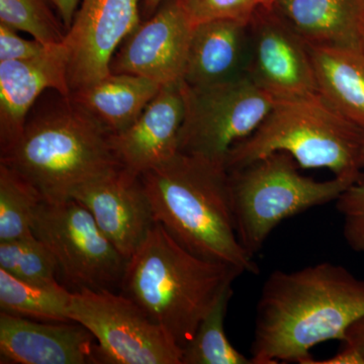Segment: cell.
Listing matches in <instances>:
<instances>
[{"instance_id":"obj_34","label":"cell","mask_w":364,"mask_h":364,"mask_svg":"<svg viewBox=\"0 0 364 364\" xmlns=\"http://www.w3.org/2000/svg\"><path fill=\"white\" fill-rule=\"evenodd\" d=\"M361 36H363V47H364V16H363V26H361Z\"/></svg>"},{"instance_id":"obj_33","label":"cell","mask_w":364,"mask_h":364,"mask_svg":"<svg viewBox=\"0 0 364 364\" xmlns=\"http://www.w3.org/2000/svg\"><path fill=\"white\" fill-rule=\"evenodd\" d=\"M255 1L259 9L272 11L277 0H255Z\"/></svg>"},{"instance_id":"obj_14","label":"cell","mask_w":364,"mask_h":364,"mask_svg":"<svg viewBox=\"0 0 364 364\" xmlns=\"http://www.w3.org/2000/svg\"><path fill=\"white\" fill-rule=\"evenodd\" d=\"M72 198L90 210L102 233L127 260L156 223L141 176L123 167L81 186Z\"/></svg>"},{"instance_id":"obj_7","label":"cell","mask_w":364,"mask_h":364,"mask_svg":"<svg viewBox=\"0 0 364 364\" xmlns=\"http://www.w3.org/2000/svg\"><path fill=\"white\" fill-rule=\"evenodd\" d=\"M183 88L186 117L178 152L225 166L231 148L250 136L277 102L248 74L208 87H189L183 83Z\"/></svg>"},{"instance_id":"obj_25","label":"cell","mask_w":364,"mask_h":364,"mask_svg":"<svg viewBox=\"0 0 364 364\" xmlns=\"http://www.w3.org/2000/svg\"><path fill=\"white\" fill-rule=\"evenodd\" d=\"M0 268L31 284L58 282L56 258L33 233L16 240L0 242Z\"/></svg>"},{"instance_id":"obj_13","label":"cell","mask_w":364,"mask_h":364,"mask_svg":"<svg viewBox=\"0 0 364 364\" xmlns=\"http://www.w3.org/2000/svg\"><path fill=\"white\" fill-rule=\"evenodd\" d=\"M70 53L65 41L43 54L25 60L0 62V152L18 140L26 119L46 91L70 97Z\"/></svg>"},{"instance_id":"obj_17","label":"cell","mask_w":364,"mask_h":364,"mask_svg":"<svg viewBox=\"0 0 364 364\" xmlns=\"http://www.w3.org/2000/svg\"><path fill=\"white\" fill-rule=\"evenodd\" d=\"M249 23L213 21L193 28L183 83L208 87L247 74Z\"/></svg>"},{"instance_id":"obj_29","label":"cell","mask_w":364,"mask_h":364,"mask_svg":"<svg viewBox=\"0 0 364 364\" xmlns=\"http://www.w3.org/2000/svg\"><path fill=\"white\" fill-rule=\"evenodd\" d=\"M310 364H364V356L358 349L345 344L344 348L331 358L325 360L313 359Z\"/></svg>"},{"instance_id":"obj_5","label":"cell","mask_w":364,"mask_h":364,"mask_svg":"<svg viewBox=\"0 0 364 364\" xmlns=\"http://www.w3.org/2000/svg\"><path fill=\"white\" fill-rule=\"evenodd\" d=\"M286 152L301 168L330 170L334 177L356 183L364 168V134L318 91L277 100L260 126L228 153L226 168H240Z\"/></svg>"},{"instance_id":"obj_22","label":"cell","mask_w":364,"mask_h":364,"mask_svg":"<svg viewBox=\"0 0 364 364\" xmlns=\"http://www.w3.org/2000/svg\"><path fill=\"white\" fill-rule=\"evenodd\" d=\"M233 282L227 284L203 318L193 340L182 350L181 364H254L231 344L225 332Z\"/></svg>"},{"instance_id":"obj_20","label":"cell","mask_w":364,"mask_h":364,"mask_svg":"<svg viewBox=\"0 0 364 364\" xmlns=\"http://www.w3.org/2000/svg\"><path fill=\"white\" fill-rule=\"evenodd\" d=\"M306 44L318 92L364 134V51Z\"/></svg>"},{"instance_id":"obj_16","label":"cell","mask_w":364,"mask_h":364,"mask_svg":"<svg viewBox=\"0 0 364 364\" xmlns=\"http://www.w3.org/2000/svg\"><path fill=\"white\" fill-rule=\"evenodd\" d=\"M184 117L183 82L162 86L128 129L112 135L121 166L141 176L176 156Z\"/></svg>"},{"instance_id":"obj_28","label":"cell","mask_w":364,"mask_h":364,"mask_svg":"<svg viewBox=\"0 0 364 364\" xmlns=\"http://www.w3.org/2000/svg\"><path fill=\"white\" fill-rule=\"evenodd\" d=\"M18 33L0 23V62L33 58L43 54L49 47L33 38L26 39Z\"/></svg>"},{"instance_id":"obj_15","label":"cell","mask_w":364,"mask_h":364,"mask_svg":"<svg viewBox=\"0 0 364 364\" xmlns=\"http://www.w3.org/2000/svg\"><path fill=\"white\" fill-rule=\"evenodd\" d=\"M1 363H98L97 342L76 322H42L0 312Z\"/></svg>"},{"instance_id":"obj_8","label":"cell","mask_w":364,"mask_h":364,"mask_svg":"<svg viewBox=\"0 0 364 364\" xmlns=\"http://www.w3.org/2000/svg\"><path fill=\"white\" fill-rule=\"evenodd\" d=\"M33 233L50 249L58 274L74 291L119 287L127 260L102 233L90 210L74 200H43L33 217Z\"/></svg>"},{"instance_id":"obj_4","label":"cell","mask_w":364,"mask_h":364,"mask_svg":"<svg viewBox=\"0 0 364 364\" xmlns=\"http://www.w3.org/2000/svg\"><path fill=\"white\" fill-rule=\"evenodd\" d=\"M0 163L25 177L49 203L70 200L81 186L122 167L112 134L59 93L53 104L28 114L23 134Z\"/></svg>"},{"instance_id":"obj_30","label":"cell","mask_w":364,"mask_h":364,"mask_svg":"<svg viewBox=\"0 0 364 364\" xmlns=\"http://www.w3.org/2000/svg\"><path fill=\"white\" fill-rule=\"evenodd\" d=\"M344 343L358 349L364 356V317L359 318L349 328Z\"/></svg>"},{"instance_id":"obj_21","label":"cell","mask_w":364,"mask_h":364,"mask_svg":"<svg viewBox=\"0 0 364 364\" xmlns=\"http://www.w3.org/2000/svg\"><path fill=\"white\" fill-rule=\"evenodd\" d=\"M71 291L59 282L49 284L23 282L0 268V309L2 312L42 322H72L69 318Z\"/></svg>"},{"instance_id":"obj_3","label":"cell","mask_w":364,"mask_h":364,"mask_svg":"<svg viewBox=\"0 0 364 364\" xmlns=\"http://www.w3.org/2000/svg\"><path fill=\"white\" fill-rule=\"evenodd\" d=\"M239 268L193 255L159 223L127 261L119 287L181 350Z\"/></svg>"},{"instance_id":"obj_19","label":"cell","mask_w":364,"mask_h":364,"mask_svg":"<svg viewBox=\"0 0 364 364\" xmlns=\"http://www.w3.org/2000/svg\"><path fill=\"white\" fill-rule=\"evenodd\" d=\"M161 88L162 85L141 76L111 73L72 91L70 98L114 135L128 129Z\"/></svg>"},{"instance_id":"obj_6","label":"cell","mask_w":364,"mask_h":364,"mask_svg":"<svg viewBox=\"0 0 364 364\" xmlns=\"http://www.w3.org/2000/svg\"><path fill=\"white\" fill-rule=\"evenodd\" d=\"M298 163L286 152H274L229 171L235 228L241 245L252 257L280 223L335 202L352 186L333 177L316 181L299 173Z\"/></svg>"},{"instance_id":"obj_32","label":"cell","mask_w":364,"mask_h":364,"mask_svg":"<svg viewBox=\"0 0 364 364\" xmlns=\"http://www.w3.org/2000/svg\"><path fill=\"white\" fill-rule=\"evenodd\" d=\"M164 0H142V9L146 16H152L157 11L158 7L161 6Z\"/></svg>"},{"instance_id":"obj_1","label":"cell","mask_w":364,"mask_h":364,"mask_svg":"<svg viewBox=\"0 0 364 364\" xmlns=\"http://www.w3.org/2000/svg\"><path fill=\"white\" fill-rule=\"evenodd\" d=\"M364 317V279L342 265L322 262L268 275L256 306L254 364H310L311 350L330 340L344 342Z\"/></svg>"},{"instance_id":"obj_27","label":"cell","mask_w":364,"mask_h":364,"mask_svg":"<svg viewBox=\"0 0 364 364\" xmlns=\"http://www.w3.org/2000/svg\"><path fill=\"white\" fill-rule=\"evenodd\" d=\"M335 202L343 220L347 245L355 252H364V181L345 189Z\"/></svg>"},{"instance_id":"obj_9","label":"cell","mask_w":364,"mask_h":364,"mask_svg":"<svg viewBox=\"0 0 364 364\" xmlns=\"http://www.w3.org/2000/svg\"><path fill=\"white\" fill-rule=\"evenodd\" d=\"M69 318L97 339L100 363L181 364V349L124 294L71 291Z\"/></svg>"},{"instance_id":"obj_24","label":"cell","mask_w":364,"mask_h":364,"mask_svg":"<svg viewBox=\"0 0 364 364\" xmlns=\"http://www.w3.org/2000/svg\"><path fill=\"white\" fill-rule=\"evenodd\" d=\"M0 23L47 46L66 39L67 28L54 0H0Z\"/></svg>"},{"instance_id":"obj_12","label":"cell","mask_w":364,"mask_h":364,"mask_svg":"<svg viewBox=\"0 0 364 364\" xmlns=\"http://www.w3.org/2000/svg\"><path fill=\"white\" fill-rule=\"evenodd\" d=\"M193 28L176 0H164L119 46L112 73L133 74L162 86L182 82Z\"/></svg>"},{"instance_id":"obj_31","label":"cell","mask_w":364,"mask_h":364,"mask_svg":"<svg viewBox=\"0 0 364 364\" xmlns=\"http://www.w3.org/2000/svg\"><path fill=\"white\" fill-rule=\"evenodd\" d=\"M54 2L58 9L60 16L66 26L67 32H68V28H70L76 11H77L80 0H54Z\"/></svg>"},{"instance_id":"obj_26","label":"cell","mask_w":364,"mask_h":364,"mask_svg":"<svg viewBox=\"0 0 364 364\" xmlns=\"http://www.w3.org/2000/svg\"><path fill=\"white\" fill-rule=\"evenodd\" d=\"M193 28L213 21L249 23L259 9L255 0H176Z\"/></svg>"},{"instance_id":"obj_18","label":"cell","mask_w":364,"mask_h":364,"mask_svg":"<svg viewBox=\"0 0 364 364\" xmlns=\"http://www.w3.org/2000/svg\"><path fill=\"white\" fill-rule=\"evenodd\" d=\"M273 11L308 44L364 51V0H277Z\"/></svg>"},{"instance_id":"obj_23","label":"cell","mask_w":364,"mask_h":364,"mask_svg":"<svg viewBox=\"0 0 364 364\" xmlns=\"http://www.w3.org/2000/svg\"><path fill=\"white\" fill-rule=\"evenodd\" d=\"M43 200L25 177L0 163V242L32 235L36 210Z\"/></svg>"},{"instance_id":"obj_10","label":"cell","mask_w":364,"mask_h":364,"mask_svg":"<svg viewBox=\"0 0 364 364\" xmlns=\"http://www.w3.org/2000/svg\"><path fill=\"white\" fill-rule=\"evenodd\" d=\"M142 0H80L67 32L71 92L111 74L122 43L140 25Z\"/></svg>"},{"instance_id":"obj_2","label":"cell","mask_w":364,"mask_h":364,"mask_svg":"<svg viewBox=\"0 0 364 364\" xmlns=\"http://www.w3.org/2000/svg\"><path fill=\"white\" fill-rule=\"evenodd\" d=\"M155 222L193 255L258 273L241 245L224 164L178 152L141 176Z\"/></svg>"},{"instance_id":"obj_11","label":"cell","mask_w":364,"mask_h":364,"mask_svg":"<svg viewBox=\"0 0 364 364\" xmlns=\"http://www.w3.org/2000/svg\"><path fill=\"white\" fill-rule=\"evenodd\" d=\"M249 39L247 74L260 88L277 100L317 92L308 46L273 9L256 11Z\"/></svg>"}]
</instances>
